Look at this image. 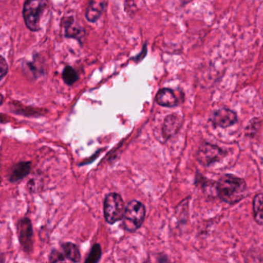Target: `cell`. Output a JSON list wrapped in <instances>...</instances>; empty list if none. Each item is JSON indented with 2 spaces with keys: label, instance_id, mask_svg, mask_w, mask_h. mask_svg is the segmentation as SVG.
Returning a JSON list of instances; mask_svg holds the SVG:
<instances>
[{
  "label": "cell",
  "instance_id": "6da1fadb",
  "mask_svg": "<svg viewBox=\"0 0 263 263\" xmlns=\"http://www.w3.org/2000/svg\"><path fill=\"white\" fill-rule=\"evenodd\" d=\"M216 194L226 203L235 205L247 197V183L244 179L233 174H224L216 182Z\"/></svg>",
  "mask_w": 263,
  "mask_h": 263
},
{
  "label": "cell",
  "instance_id": "7a4b0ae2",
  "mask_svg": "<svg viewBox=\"0 0 263 263\" xmlns=\"http://www.w3.org/2000/svg\"><path fill=\"white\" fill-rule=\"evenodd\" d=\"M48 8V0H26L25 2L23 15L29 29L33 32L40 30L42 18Z\"/></svg>",
  "mask_w": 263,
  "mask_h": 263
},
{
  "label": "cell",
  "instance_id": "3957f363",
  "mask_svg": "<svg viewBox=\"0 0 263 263\" xmlns=\"http://www.w3.org/2000/svg\"><path fill=\"white\" fill-rule=\"evenodd\" d=\"M145 208L139 201L133 200L128 203L123 218V225L126 231L133 232L139 230L144 222Z\"/></svg>",
  "mask_w": 263,
  "mask_h": 263
},
{
  "label": "cell",
  "instance_id": "277c9868",
  "mask_svg": "<svg viewBox=\"0 0 263 263\" xmlns=\"http://www.w3.org/2000/svg\"><path fill=\"white\" fill-rule=\"evenodd\" d=\"M125 210L124 202L120 195L110 193L106 196L104 201V216L108 223L112 225L123 220Z\"/></svg>",
  "mask_w": 263,
  "mask_h": 263
},
{
  "label": "cell",
  "instance_id": "5b68a950",
  "mask_svg": "<svg viewBox=\"0 0 263 263\" xmlns=\"http://www.w3.org/2000/svg\"><path fill=\"white\" fill-rule=\"evenodd\" d=\"M226 156V152L219 147L211 144L204 143L199 147L197 152V159L204 166H210L222 160Z\"/></svg>",
  "mask_w": 263,
  "mask_h": 263
},
{
  "label": "cell",
  "instance_id": "8992f818",
  "mask_svg": "<svg viewBox=\"0 0 263 263\" xmlns=\"http://www.w3.org/2000/svg\"><path fill=\"white\" fill-rule=\"evenodd\" d=\"M17 234L23 250L28 253L32 252L33 248V230L32 222L28 218H23L18 221Z\"/></svg>",
  "mask_w": 263,
  "mask_h": 263
},
{
  "label": "cell",
  "instance_id": "52a82bcc",
  "mask_svg": "<svg viewBox=\"0 0 263 263\" xmlns=\"http://www.w3.org/2000/svg\"><path fill=\"white\" fill-rule=\"evenodd\" d=\"M211 121L215 127L227 128L233 126L238 121V116L235 111L228 108L216 110L212 114Z\"/></svg>",
  "mask_w": 263,
  "mask_h": 263
},
{
  "label": "cell",
  "instance_id": "ba28073f",
  "mask_svg": "<svg viewBox=\"0 0 263 263\" xmlns=\"http://www.w3.org/2000/svg\"><path fill=\"white\" fill-rule=\"evenodd\" d=\"M63 26L65 29V37L67 38L77 39L81 42L84 37L85 30L81 25L73 16H68L63 19Z\"/></svg>",
  "mask_w": 263,
  "mask_h": 263
},
{
  "label": "cell",
  "instance_id": "9c48e42d",
  "mask_svg": "<svg viewBox=\"0 0 263 263\" xmlns=\"http://www.w3.org/2000/svg\"><path fill=\"white\" fill-rule=\"evenodd\" d=\"M107 6L106 0H89V5L86 8V20L90 23H95L101 16Z\"/></svg>",
  "mask_w": 263,
  "mask_h": 263
},
{
  "label": "cell",
  "instance_id": "30bf717a",
  "mask_svg": "<svg viewBox=\"0 0 263 263\" xmlns=\"http://www.w3.org/2000/svg\"><path fill=\"white\" fill-rule=\"evenodd\" d=\"M156 101L160 106L166 108H173L179 104V100L174 91L168 88H162L158 91L156 96Z\"/></svg>",
  "mask_w": 263,
  "mask_h": 263
},
{
  "label": "cell",
  "instance_id": "8fae6325",
  "mask_svg": "<svg viewBox=\"0 0 263 263\" xmlns=\"http://www.w3.org/2000/svg\"><path fill=\"white\" fill-rule=\"evenodd\" d=\"M182 125V119L177 114L167 116L162 127V134L165 138H170L177 133Z\"/></svg>",
  "mask_w": 263,
  "mask_h": 263
},
{
  "label": "cell",
  "instance_id": "7c38bea8",
  "mask_svg": "<svg viewBox=\"0 0 263 263\" xmlns=\"http://www.w3.org/2000/svg\"><path fill=\"white\" fill-rule=\"evenodd\" d=\"M31 168L32 164L30 162H21L14 165L9 174V182L15 183L24 179L30 173Z\"/></svg>",
  "mask_w": 263,
  "mask_h": 263
},
{
  "label": "cell",
  "instance_id": "4fadbf2b",
  "mask_svg": "<svg viewBox=\"0 0 263 263\" xmlns=\"http://www.w3.org/2000/svg\"><path fill=\"white\" fill-rule=\"evenodd\" d=\"M62 253L64 256L66 260H69L71 262H78L81 259L80 250L77 246L70 242H66L63 244L61 247Z\"/></svg>",
  "mask_w": 263,
  "mask_h": 263
},
{
  "label": "cell",
  "instance_id": "5bb4252c",
  "mask_svg": "<svg viewBox=\"0 0 263 263\" xmlns=\"http://www.w3.org/2000/svg\"><path fill=\"white\" fill-rule=\"evenodd\" d=\"M253 214L258 225H263V194L256 195L253 199Z\"/></svg>",
  "mask_w": 263,
  "mask_h": 263
},
{
  "label": "cell",
  "instance_id": "9a60e30c",
  "mask_svg": "<svg viewBox=\"0 0 263 263\" xmlns=\"http://www.w3.org/2000/svg\"><path fill=\"white\" fill-rule=\"evenodd\" d=\"M63 79L66 84L72 86L79 80V76L72 66H66L63 71Z\"/></svg>",
  "mask_w": 263,
  "mask_h": 263
},
{
  "label": "cell",
  "instance_id": "2e32d148",
  "mask_svg": "<svg viewBox=\"0 0 263 263\" xmlns=\"http://www.w3.org/2000/svg\"><path fill=\"white\" fill-rule=\"evenodd\" d=\"M102 256L101 247L99 244H95L91 249L90 253L86 259V262L96 263L99 262Z\"/></svg>",
  "mask_w": 263,
  "mask_h": 263
},
{
  "label": "cell",
  "instance_id": "e0dca14e",
  "mask_svg": "<svg viewBox=\"0 0 263 263\" xmlns=\"http://www.w3.org/2000/svg\"><path fill=\"white\" fill-rule=\"evenodd\" d=\"M64 261H66V259H65L61 251L54 250L51 252L50 256H49V262H64Z\"/></svg>",
  "mask_w": 263,
  "mask_h": 263
},
{
  "label": "cell",
  "instance_id": "ac0fdd59",
  "mask_svg": "<svg viewBox=\"0 0 263 263\" xmlns=\"http://www.w3.org/2000/svg\"><path fill=\"white\" fill-rule=\"evenodd\" d=\"M8 71H9V66L7 62L2 56H0V80L6 77Z\"/></svg>",
  "mask_w": 263,
  "mask_h": 263
},
{
  "label": "cell",
  "instance_id": "d6986e66",
  "mask_svg": "<svg viewBox=\"0 0 263 263\" xmlns=\"http://www.w3.org/2000/svg\"><path fill=\"white\" fill-rule=\"evenodd\" d=\"M3 100H4V97H3V96L0 94V106L3 104Z\"/></svg>",
  "mask_w": 263,
  "mask_h": 263
},
{
  "label": "cell",
  "instance_id": "ffe728a7",
  "mask_svg": "<svg viewBox=\"0 0 263 263\" xmlns=\"http://www.w3.org/2000/svg\"><path fill=\"white\" fill-rule=\"evenodd\" d=\"M2 118H3V116L2 114H0V120H2Z\"/></svg>",
  "mask_w": 263,
  "mask_h": 263
}]
</instances>
